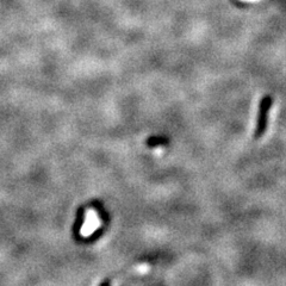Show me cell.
<instances>
[{
    "label": "cell",
    "mask_w": 286,
    "mask_h": 286,
    "mask_svg": "<svg viewBox=\"0 0 286 286\" xmlns=\"http://www.w3.org/2000/svg\"><path fill=\"white\" fill-rule=\"evenodd\" d=\"M273 105L272 97L266 95L261 98L259 104L258 110V117H256V124L254 129V139L259 140L265 135L267 126H269V119H270V112Z\"/></svg>",
    "instance_id": "1"
},
{
    "label": "cell",
    "mask_w": 286,
    "mask_h": 286,
    "mask_svg": "<svg viewBox=\"0 0 286 286\" xmlns=\"http://www.w3.org/2000/svg\"><path fill=\"white\" fill-rule=\"evenodd\" d=\"M100 224H101V221L99 218V216H98L97 211H95L93 209L89 210V211L86 212L85 222L81 227L80 235L84 237L91 236V235L95 233L98 228L100 227Z\"/></svg>",
    "instance_id": "2"
},
{
    "label": "cell",
    "mask_w": 286,
    "mask_h": 286,
    "mask_svg": "<svg viewBox=\"0 0 286 286\" xmlns=\"http://www.w3.org/2000/svg\"><path fill=\"white\" fill-rule=\"evenodd\" d=\"M135 271L137 273H141V274H143V273H147L148 271H149V266L147 265V263H144V265H139L135 269Z\"/></svg>",
    "instance_id": "3"
}]
</instances>
